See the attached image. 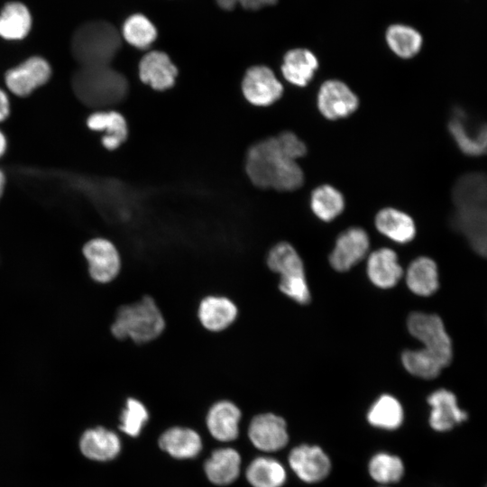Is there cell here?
Listing matches in <instances>:
<instances>
[{
  "instance_id": "6da1fadb",
  "label": "cell",
  "mask_w": 487,
  "mask_h": 487,
  "mask_svg": "<svg viewBox=\"0 0 487 487\" xmlns=\"http://www.w3.org/2000/svg\"><path fill=\"white\" fill-rule=\"evenodd\" d=\"M456 207L452 225L472 248L487 257V175L469 173L461 177L453 190Z\"/></svg>"
},
{
  "instance_id": "7a4b0ae2",
  "label": "cell",
  "mask_w": 487,
  "mask_h": 487,
  "mask_svg": "<svg viewBox=\"0 0 487 487\" xmlns=\"http://www.w3.org/2000/svg\"><path fill=\"white\" fill-rule=\"evenodd\" d=\"M245 170L252 183L261 188L294 191L304 183L302 168L283 153L276 136L261 140L249 148Z\"/></svg>"
},
{
  "instance_id": "3957f363",
  "label": "cell",
  "mask_w": 487,
  "mask_h": 487,
  "mask_svg": "<svg viewBox=\"0 0 487 487\" xmlns=\"http://www.w3.org/2000/svg\"><path fill=\"white\" fill-rule=\"evenodd\" d=\"M165 328L166 320L157 302L143 295L117 308L109 331L119 341L145 345L158 339Z\"/></svg>"
},
{
  "instance_id": "277c9868",
  "label": "cell",
  "mask_w": 487,
  "mask_h": 487,
  "mask_svg": "<svg viewBox=\"0 0 487 487\" xmlns=\"http://www.w3.org/2000/svg\"><path fill=\"white\" fill-rule=\"evenodd\" d=\"M120 48L119 32L102 20L82 23L71 39L72 54L81 67L109 65Z\"/></svg>"
},
{
  "instance_id": "5b68a950",
  "label": "cell",
  "mask_w": 487,
  "mask_h": 487,
  "mask_svg": "<svg viewBox=\"0 0 487 487\" xmlns=\"http://www.w3.org/2000/svg\"><path fill=\"white\" fill-rule=\"evenodd\" d=\"M74 87L78 97L93 107L120 103L129 88L124 76L109 65L81 67L74 77Z\"/></svg>"
},
{
  "instance_id": "8992f818",
  "label": "cell",
  "mask_w": 487,
  "mask_h": 487,
  "mask_svg": "<svg viewBox=\"0 0 487 487\" xmlns=\"http://www.w3.org/2000/svg\"><path fill=\"white\" fill-rule=\"evenodd\" d=\"M266 265L279 275L278 288L283 295L300 305L310 301L303 261L292 244L288 242L275 244L267 253Z\"/></svg>"
},
{
  "instance_id": "52a82bcc",
  "label": "cell",
  "mask_w": 487,
  "mask_h": 487,
  "mask_svg": "<svg viewBox=\"0 0 487 487\" xmlns=\"http://www.w3.org/2000/svg\"><path fill=\"white\" fill-rule=\"evenodd\" d=\"M407 329L411 336L422 344V347L436 355L445 367L453 359V345L439 316L415 311L407 318Z\"/></svg>"
},
{
  "instance_id": "ba28073f",
  "label": "cell",
  "mask_w": 487,
  "mask_h": 487,
  "mask_svg": "<svg viewBox=\"0 0 487 487\" xmlns=\"http://www.w3.org/2000/svg\"><path fill=\"white\" fill-rule=\"evenodd\" d=\"M88 277L94 283L106 285L113 282L123 267L121 253L117 245L106 237H93L82 247Z\"/></svg>"
},
{
  "instance_id": "9c48e42d",
  "label": "cell",
  "mask_w": 487,
  "mask_h": 487,
  "mask_svg": "<svg viewBox=\"0 0 487 487\" xmlns=\"http://www.w3.org/2000/svg\"><path fill=\"white\" fill-rule=\"evenodd\" d=\"M52 76L48 60L32 55L8 69L4 76L8 92L18 97H26L46 85Z\"/></svg>"
},
{
  "instance_id": "30bf717a",
  "label": "cell",
  "mask_w": 487,
  "mask_h": 487,
  "mask_svg": "<svg viewBox=\"0 0 487 487\" xmlns=\"http://www.w3.org/2000/svg\"><path fill=\"white\" fill-rule=\"evenodd\" d=\"M288 463L295 475L308 484L326 480L332 470L330 457L317 445L300 444L294 446L288 455Z\"/></svg>"
},
{
  "instance_id": "8fae6325",
  "label": "cell",
  "mask_w": 487,
  "mask_h": 487,
  "mask_svg": "<svg viewBox=\"0 0 487 487\" xmlns=\"http://www.w3.org/2000/svg\"><path fill=\"white\" fill-rule=\"evenodd\" d=\"M317 106L325 118L338 120L348 117L357 110L359 98L346 83L330 78L319 87Z\"/></svg>"
},
{
  "instance_id": "7c38bea8",
  "label": "cell",
  "mask_w": 487,
  "mask_h": 487,
  "mask_svg": "<svg viewBox=\"0 0 487 487\" xmlns=\"http://www.w3.org/2000/svg\"><path fill=\"white\" fill-rule=\"evenodd\" d=\"M370 237L360 226H351L341 232L329 254L331 267L339 272L351 270L369 254Z\"/></svg>"
},
{
  "instance_id": "4fadbf2b",
  "label": "cell",
  "mask_w": 487,
  "mask_h": 487,
  "mask_svg": "<svg viewBox=\"0 0 487 487\" xmlns=\"http://www.w3.org/2000/svg\"><path fill=\"white\" fill-rule=\"evenodd\" d=\"M448 131L464 153L470 156L487 153V124L472 118L464 110H454Z\"/></svg>"
},
{
  "instance_id": "5bb4252c",
  "label": "cell",
  "mask_w": 487,
  "mask_h": 487,
  "mask_svg": "<svg viewBox=\"0 0 487 487\" xmlns=\"http://www.w3.org/2000/svg\"><path fill=\"white\" fill-rule=\"evenodd\" d=\"M248 437L255 448L264 453L278 452L289 440L286 420L272 412L260 413L251 419Z\"/></svg>"
},
{
  "instance_id": "9a60e30c",
  "label": "cell",
  "mask_w": 487,
  "mask_h": 487,
  "mask_svg": "<svg viewBox=\"0 0 487 487\" xmlns=\"http://www.w3.org/2000/svg\"><path fill=\"white\" fill-rule=\"evenodd\" d=\"M283 85L267 66L257 65L247 69L242 81V91L252 105L268 106L283 94Z\"/></svg>"
},
{
  "instance_id": "2e32d148",
  "label": "cell",
  "mask_w": 487,
  "mask_h": 487,
  "mask_svg": "<svg viewBox=\"0 0 487 487\" xmlns=\"http://www.w3.org/2000/svg\"><path fill=\"white\" fill-rule=\"evenodd\" d=\"M196 314L203 329L212 334H219L235 323L239 317V308L236 303L226 296L209 294L199 300Z\"/></svg>"
},
{
  "instance_id": "e0dca14e",
  "label": "cell",
  "mask_w": 487,
  "mask_h": 487,
  "mask_svg": "<svg viewBox=\"0 0 487 487\" xmlns=\"http://www.w3.org/2000/svg\"><path fill=\"white\" fill-rule=\"evenodd\" d=\"M427 401L430 406L428 423L436 432H447L468 418V414L457 403L452 391L438 389L431 392Z\"/></svg>"
},
{
  "instance_id": "ac0fdd59",
  "label": "cell",
  "mask_w": 487,
  "mask_h": 487,
  "mask_svg": "<svg viewBox=\"0 0 487 487\" xmlns=\"http://www.w3.org/2000/svg\"><path fill=\"white\" fill-rule=\"evenodd\" d=\"M242 418L240 408L231 400L215 401L207 409L206 425L210 435L221 442L235 440Z\"/></svg>"
},
{
  "instance_id": "d6986e66",
  "label": "cell",
  "mask_w": 487,
  "mask_h": 487,
  "mask_svg": "<svg viewBox=\"0 0 487 487\" xmlns=\"http://www.w3.org/2000/svg\"><path fill=\"white\" fill-rule=\"evenodd\" d=\"M366 273L372 285L381 289L395 287L404 275L398 254L389 247H381L367 256Z\"/></svg>"
},
{
  "instance_id": "ffe728a7",
  "label": "cell",
  "mask_w": 487,
  "mask_h": 487,
  "mask_svg": "<svg viewBox=\"0 0 487 487\" xmlns=\"http://www.w3.org/2000/svg\"><path fill=\"white\" fill-rule=\"evenodd\" d=\"M79 449L87 459L106 462L119 455L122 444L116 433L99 426L84 431L79 439Z\"/></svg>"
},
{
  "instance_id": "44dd1931",
  "label": "cell",
  "mask_w": 487,
  "mask_h": 487,
  "mask_svg": "<svg viewBox=\"0 0 487 487\" xmlns=\"http://www.w3.org/2000/svg\"><path fill=\"white\" fill-rule=\"evenodd\" d=\"M177 75V67L162 51L148 52L139 63L141 80L156 90H165L171 87Z\"/></svg>"
},
{
  "instance_id": "7402d4cb",
  "label": "cell",
  "mask_w": 487,
  "mask_h": 487,
  "mask_svg": "<svg viewBox=\"0 0 487 487\" xmlns=\"http://www.w3.org/2000/svg\"><path fill=\"white\" fill-rule=\"evenodd\" d=\"M319 66L315 53L306 48H293L283 56L280 67L283 78L293 86L304 87L313 79Z\"/></svg>"
},
{
  "instance_id": "603a6c76",
  "label": "cell",
  "mask_w": 487,
  "mask_h": 487,
  "mask_svg": "<svg viewBox=\"0 0 487 487\" xmlns=\"http://www.w3.org/2000/svg\"><path fill=\"white\" fill-rule=\"evenodd\" d=\"M374 225L380 234L400 244L411 242L417 234L413 218L406 212L391 207L377 212Z\"/></svg>"
},
{
  "instance_id": "cb8c5ba5",
  "label": "cell",
  "mask_w": 487,
  "mask_h": 487,
  "mask_svg": "<svg viewBox=\"0 0 487 487\" xmlns=\"http://www.w3.org/2000/svg\"><path fill=\"white\" fill-rule=\"evenodd\" d=\"M241 455L232 447H222L212 452L204 464V471L209 482L216 485L234 482L241 471Z\"/></svg>"
},
{
  "instance_id": "d4e9b609",
  "label": "cell",
  "mask_w": 487,
  "mask_h": 487,
  "mask_svg": "<svg viewBox=\"0 0 487 487\" xmlns=\"http://www.w3.org/2000/svg\"><path fill=\"white\" fill-rule=\"evenodd\" d=\"M159 446L173 458L189 459L201 452L203 444L196 430L185 427H172L161 435Z\"/></svg>"
},
{
  "instance_id": "484cf974",
  "label": "cell",
  "mask_w": 487,
  "mask_h": 487,
  "mask_svg": "<svg viewBox=\"0 0 487 487\" xmlns=\"http://www.w3.org/2000/svg\"><path fill=\"white\" fill-rule=\"evenodd\" d=\"M403 276L408 289L417 296H431L439 288L436 263L427 256L414 259L409 264Z\"/></svg>"
},
{
  "instance_id": "4316f807",
  "label": "cell",
  "mask_w": 487,
  "mask_h": 487,
  "mask_svg": "<svg viewBox=\"0 0 487 487\" xmlns=\"http://www.w3.org/2000/svg\"><path fill=\"white\" fill-rule=\"evenodd\" d=\"M32 26L30 9L22 2L6 3L0 11V38L5 41L25 39Z\"/></svg>"
},
{
  "instance_id": "83f0119b",
  "label": "cell",
  "mask_w": 487,
  "mask_h": 487,
  "mask_svg": "<svg viewBox=\"0 0 487 487\" xmlns=\"http://www.w3.org/2000/svg\"><path fill=\"white\" fill-rule=\"evenodd\" d=\"M87 126L96 132H104L101 139L107 150L118 148L128 134L124 116L115 111H96L87 118Z\"/></svg>"
},
{
  "instance_id": "f1b7e54d",
  "label": "cell",
  "mask_w": 487,
  "mask_h": 487,
  "mask_svg": "<svg viewBox=\"0 0 487 487\" xmlns=\"http://www.w3.org/2000/svg\"><path fill=\"white\" fill-rule=\"evenodd\" d=\"M405 413L400 401L391 394L380 395L370 406L366 419L372 427L393 431L404 422Z\"/></svg>"
},
{
  "instance_id": "f546056e",
  "label": "cell",
  "mask_w": 487,
  "mask_h": 487,
  "mask_svg": "<svg viewBox=\"0 0 487 487\" xmlns=\"http://www.w3.org/2000/svg\"><path fill=\"white\" fill-rule=\"evenodd\" d=\"M245 477L252 487H283L287 482V470L276 458L257 456L245 471Z\"/></svg>"
},
{
  "instance_id": "4dcf8cb0",
  "label": "cell",
  "mask_w": 487,
  "mask_h": 487,
  "mask_svg": "<svg viewBox=\"0 0 487 487\" xmlns=\"http://www.w3.org/2000/svg\"><path fill=\"white\" fill-rule=\"evenodd\" d=\"M312 213L321 221L331 222L339 216L345 207L342 192L330 184L316 187L309 198Z\"/></svg>"
},
{
  "instance_id": "1f68e13d",
  "label": "cell",
  "mask_w": 487,
  "mask_h": 487,
  "mask_svg": "<svg viewBox=\"0 0 487 487\" xmlns=\"http://www.w3.org/2000/svg\"><path fill=\"white\" fill-rule=\"evenodd\" d=\"M385 41L390 50L401 59L415 57L423 45L421 33L404 23L391 24L385 32Z\"/></svg>"
},
{
  "instance_id": "d6a6232c",
  "label": "cell",
  "mask_w": 487,
  "mask_h": 487,
  "mask_svg": "<svg viewBox=\"0 0 487 487\" xmlns=\"http://www.w3.org/2000/svg\"><path fill=\"white\" fill-rule=\"evenodd\" d=\"M367 467L370 477L381 486H389L400 482L405 473L402 459L385 451L372 455Z\"/></svg>"
},
{
  "instance_id": "836d02e7",
  "label": "cell",
  "mask_w": 487,
  "mask_h": 487,
  "mask_svg": "<svg viewBox=\"0 0 487 487\" xmlns=\"http://www.w3.org/2000/svg\"><path fill=\"white\" fill-rule=\"evenodd\" d=\"M400 361L409 373L424 380L436 378L445 368L436 355L423 347L404 350L400 355Z\"/></svg>"
},
{
  "instance_id": "e575fe53",
  "label": "cell",
  "mask_w": 487,
  "mask_h": 487,
  "mask_svg": "<svg viewBox=\"0 0 487 487\" xmlns=\"http://www.w3.org/2000/svg\"><path fill=\"white\" fill-rule=\"evenodd\" d=\"M122 34L129 44L144 50L150 47L156 40L157 30L146 16L135 14L124 21Z\"/></svg>"
},
{
  "instance_id": "d590c367",
  "label": "cell",
  "mask_w": 487,
  "mask_h": 487,
  "mask_svg": "<svg viewBox=\"0 0 487 487\" xmlns=\"http://www.w3.org/2000/svg\"><path fill=\"white\" fill-rule=\"evenodd\" d=\"M150 418L146 405L139 399L129 396L125 399L120 414L119 429L127 436L136 437Z\"/></svg>"
},
{
  "instance_id": "8d00e7d4",
  "label": "cell",
  "mask_w": 487,
  "mask_h": 487,
  "mask_svg": "<svg viewBox=\"0 0 487 487\" xmlns=\"http://www.w3.org/2000/svg\"><path fill=\"white\" fill-rule=\"evenodd\" d=\"M276 138L281 151L289 159L298 161L307 154L308 147L306 143L295 133L283 131Z\"/></svg>"
},
{
  "instance_id": "74e56055",
  "label": "cell",
  "mask_w": 487,
  "mask_h": 487,
  "mask_svg": "<svg viewBox=\"0 0 487 487\" xmlns=\"http://www.w3.org/2000/svg\"><path fill=\"white\" fill-rule=\"evenodd\" d=\"M278 0H216L217 5L225 10H232L236 5L248 10H257L264 6L273 5Z\"/></svg>"
},
{
  "instance_id": "f35d334b",
  "label": "cell",
  "mask_w": 487,
  "mask_h": 487,
  "mask_svg": "<svg viewBox=\"0 0 487 487\" xmlns=\"http://www.w3.org/2000/svg\"><path fill=\"white\" fill-rule=\"evenodd\" d=\"M11 114V100L7 91L0 87V124L6 121Z\"/></svg>"
},
{
  "instance_id": "ab89813d",
  "label": "cell",
  "mask_w": 487,
  "mask_h": 487,
  "mask_svg": "<svg viewBox=\"0 0 487 487\" xmlns=\"http://www.w3.org/2000/svg\"><path fill=\"white\" fill-rule=\"evenodd\" d=\"M8 149V140L5 133L0 129V159L6 153Z\"/></svg>"
},
{
  "instance_id": "60d3db41",
  "label": "cell",
  "mask_w": 487,
  "mask_h": 487,
  "mask_svg": "<svg viewBox=\"0 0 487 487\" xmlns=\"http://www.w3.org/2000/svg\"><path fill=\"white\" fill-rule=\"evenodd\" d=\"M6 187V175L0 168V200L3 198Z\"/></svg>"
},
{
  "instance_id": "b9f144b4",
  "label": "cell",
  "mask_w": 487,
  "mask_h": 487,
  "mask_svg": "<svg viewBox=\"0 0 487 487\" xmlns=\"http://www.w3.org/2000/svg\"><path fill=\"white\" fill-rule=\"evenodd\" d=\"M380 487H389V486H380Z\"/></svg>"
},
{
  "instance_id": "7bdbcfd3",
  "label": "cell",
  "mask_w": 487,
  "mask_h": 487,
  "mask_svg": "<svg viewBox=\"0 0 487 487\" xmlns=\"http://www.w3.org/2000/svg\"><path fill=\"white\" fill-rule=\"evenodd\" d=\"M486 487H487V485H486Z\"/></svg>"
}]
</instances>
